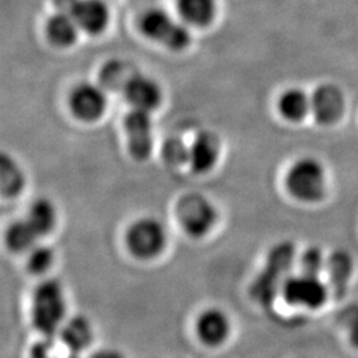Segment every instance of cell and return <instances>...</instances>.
<instances>
[{
  "label": "cell",
  "instance_id": "1",
  "mask_svg": "<svg viewBox=\"0 0 358 358\" xmlns=\"http://www.w3.org/2000/svg\"><path fill=\"white\" fill-rule=\"evenodd\" d=\"M66 301L63 287L56 280L40 282L32 296V322L45 337L59 334L65 322Z\"/></svg>",
  "mask_w": 358,
  "mask_h": 358
},
{
  "label": "cell",
  "instance_id": "2",
  "mask_svg": "<svg viewBox=\"0 0 358 358\" xmlns=\"http://www.w3.org/2000/svg\"><path fill=\"white\" fill-rule=\"evenodd\" d=\"M294 260V244L282 242L269 251L266 267L259 273L251 287V294L260 304H269L276 294L282 291V284Z\"/></svg>",
  "mask_w": 358,
  "mask_h": 358
},
{
  "label": "cell",
  "instance_id": "3",
  "mask_svg": "<svg viewBox=\"0 0 358 358\" xmlns=\"http://www.w3.org/2000/svg\"><path fill=\"white\" fill-rule=\"evenodd\" d=\"M285 185L294 198L317 202L325 194V170L315 158H301L288 170Z\"/></svg>",
  "mask_w": 358,
  "mask_h": 358
},
{
  "label": "cell",
  "instance_id": "4",
  "mask_svg": "<svg viewBox=\"0 0 358 358\" xmlns=\"http://www.w3.org/2000/svg\"><path fill=\"white\" fill-rule=\"evenodd\" d=\"M140 28L146 38L176 51L186 48L192 41L189 29L162 10H149L143 13Z\"/></svg>",
  "mask_w": 358,
  "mask_h": 358
},
{
  "label": "cell",
  "instance_id": "5",
  "mask_svg": "<svg viewBox=\"0 0 358 358\" xmlns=\"http://www.w3.org/2000/svg\"><path fill=\"white\" fill-rule=\"evenodd\" d=\"M125 239L131 255L142 260L153 259L166 247V229L155 217H141L129 227Z\"/></svg>",
  "mask_w": 358,
  "mask_h": 358
},
{
  "label": "cell",
  "instance_id": "6",
  "mask_svg": "<svg viewBox=\"0 0 358 358\" xmlns=\"http://www.w3.org/2000/svg\"><path fill=\"white\" fill-rule=\"evenodd\" d=\"M177 217L190 236L203 238L217 223V208L203 195L187 194L179 199Z\"/></svg>",
  "mask_w": 358,
  "mask_h": 358
},
{
  "label": "cell",
  "instance_id": "7",
  "mask_svg": "<svg viewBox=\"0 0 358 358\" xmlns=\"http://www.w3.org/2000/svg\"><path fill=\"white\" fill-rule=\"evenodd\" d=\"M282 294L284 300L297 307L320 308L328 299V288L319 276H312L301 272L285 279Z\"/></svg>",
  "mask_w": 358,
  "mask_h": 358
},
{
  "label": "cell",
  "instance_id": "8",
  "mask_svg": "<svg viewBox=\"0 0 358 358\" xmlns=\"http://www.w3.org/2000/svg\"><path fill=\"white\" fill-rule=\"evenodd\" d=\"M130 154L138 159H146L153 150V122L150 113L131 109L124 120Z\"/></svg>",
  "mask_w": 358,
  "mask_h": 358
},
{
  "label": "cell",
  "instance_id": "9",
  "mask_svg": "<svg viewBox=\"0 0 358 358\" xmlns=\"http://www.w3.org/2000/svg\"><path fill=\"white\" fill-rule=\"evenodd\" d=\"M69 108L78 120L93 122L103 115L106 97L101 88L93 84H81L71 93Z\"/></svg>",
  "mask_w": 358,
  "mask_h": 358
},
{
  "label": "cell",
  "instance_id": "10",
  "mask_svg": "<svg viewBox=\"0 0 358 358\" xmlns=\"http://www.w3.org/2000/svg\"><path fill=\"white\" fill-rule=\"evenodd\" d=\"M125 99L133 109L150 113L162 101L159 85L150 77L134 75L124 88Z\"/></svg>",
  "mask_w": 358,
  "mask_h": 358
},
{
  "label": "cell",
  "instance_id": "11",
  "mask_svg": "<svg viewBox=\"0 0 358 358\" xmlns=\"http://www.w3.org/2000/svg\"><path fill=\"white\" fill-rule=\"evenodd\" d=\"M344 96L334 85H321L310 100V109L321 124L336 122L344 113Z\"/></svg>",
  "mask_w": 358,
  "mask_h": 358
},
{
  "label": "cell",
  "instance_id": "12",
  "mask_svg": "<svg viewBox=\"0 0 358 358\" xmlns=\"http://www.w3.org/2000/svg\"><path fill=\"white\" fill-rule=\"evenodd\" d=\"M195 329L199 340L206 345H220L230 334V320L223 310L210 308L199 315Z\"/></svg>",
  "mask_w": 358,
  "mask_h": 358
},
{
  "label": "cell",
  "instance_id": "13",
  "mask_svg": "<svg viewBox=\"0 0 358 358\" xmlns=\"http://www.w3.org/2000/svg\"><path fill=\"white\" fill-rule=\"evenodd\" d=\"M69 15L80 29L90 35L101 34L109 22V10L103 0H77Z\"/></svg>",
  "mask_w": 358,
  "mask_h": 358
},
{
  "label": "cell",
  "instance_id": "14",
  "mask_svg": "<svg viewBox=\"0 0 358 358\" xmlns=\"http://www.w3.org/2000/svg\"><path fill=\"white\" fill-rule=\"evenodd\" d=\"M220 152V143L210 131L199 133L190 145L189 165L194 173L205 174L215 166Z\"/></svg>",
  "mask_w": 358,
  "mask_h": 358
},
{
  "label": "cell",
  "instance_id": "15",
  "mask_svg": "<svg viewBox=\"0 0 358 358\" xmlns=\"http://www.w3.org/2000/svg\"><path fill=\"white\" fill-rule=\"evenodd\" d=\"M59 336L62 345L78 355L90 345L93 340V329L88 319L83 316H75L65 321Z\"/></svg>",
  "mask_w": 358,
  "mask_h": 358
},
{
  "label": "cell",
  "instance_id": "16",
  "mask_svg": "<svg viewBox=\"0 0 358 358\" xmlns=\"http://www.w3.org/2000/svg\"><path fill=\"white\" fill-rule=\"evenodd\" d=\"M353 259L346 251H334L327 260V271L331 287L337 296L345 294L348 282L353 275Z\"/></svg>",
  "mask_w": 358,
  "mask_h": 358
},
{
  "label": "cell",
  "instance_id": "17",
  "mask_svg": "<svg viewBox=\"0 0 358 358\" xmlns=\"http://www.w3.org/2000/svg\"><path fill=\"white\" fill-rule=\"evenodd\" d=\"M78 29L75 19L68 13H56L47 23V35L52 44L62 48L75 44Z\"/></svg>",
  "mask_w": 358,
  "mask_h": 358
},
{
  "label": "cell",
  "instance_id": "18",
  "mask_svg": "<svg viewBox=\"0 0 358 358\" xmlns=\"http://www.w3.org/2000/svg\"><path fill=\"white\" fill-rule=\"evenodd\" d=\"M179 15L189 24L208 26L217 11L215 0H177Z\"/></svg>",
  "mask_w": 358,
  "mask_h": 358
},
{
  "label": "cell",
  "instance_id": "19",
  "mask_svg": "<svg viewBox=\"0 0 358 358\" xmlns=\"http://www.w3.org/2000/svg\"><path fill=\"white\" fill-rule=\"evenodd\" d=\"M26 219L40 238L48 235L55 229L57 214L51 201L45 198H38L29 206Z\"/></svg>",
  "mask_w": 358,
  "mask_h": 358
},
{
  "label": "cell",
  "instance_id": "20",
  "mask_svg": "<svg viewBox=\"0 0 358 358\" xmlns=\"http://www.w3.org/2000/svg\"><path fill=\"white\" fill-rule=\"evenodd\" d=\"M38 238V234L32 229L27 219L15 220L6 232L7 245L15 252L29 251L32 247L36 245Z\"/></svg>",
  "mask_w": 358,
  "mask_h": 358
},
{
  "label": "cell",
  "instance_id": "21",
  "mask_svg": "<svg viewBox=\"0 0 358 358\" xmlns=\"http://www.w3.org/2000/svg\"><path fill=\"white\" fill-rule=\"evenodd\" d=\"M309 109L310 100L303 90H287L279 100V110L288 121H301L307 115Z\"/></svg>",
  "mask_w": 358,
  "mask_h": 358
},
{
  "label": "cell",
  "instance_id": "22",
  "mask_svg": "<svg viewBox=\"0 0 358 358\" xmlns=\"http://www.w3.org/2000/svg\"><path fill=\"white\" fill-rule=\"evenodd\" d=\"M0 187L6 196H15L24 187L23 171L7 155H3L0 161Z\"/></svg>",
  "mask_w": 358,
  "mask_h": 358
},
{
  "label": "cell",
  "instance_id": "23",
  "mask_svg": "<svg viewBox=\"0 0 358 358\" xmlns=\"http://www.w3.org/2000/svg\"><path fill=\"white\" fill-rule=\"evenodd\" d=\"M133 76L134 75L131 73V68L127 63L113 60L103 65L100 80L103 88L110 90H124Z\"/></svg>",
  "mask_w": 358,
  "mask_h": 358
},
{
  "label": "cell",
  "instance_id": "24",
  "mask_svg": "<svg viewBox=\"0 0 358 358\" xmlns=\"http://www.w3.org/2000/svg\"><path fill=\"white\" fill-rule=\"evenodd\" d=\"M189 155L190 146H186L180 138H169L162 146V157L169 166L177 167L189 164Z\"/></svg>",
  "mask_w": 358,
  "mask_h": 358
},
{
  "label": "cell",
  "instance_id": "25",
  "mask_svg": "<svg viewBox=\"0 0 358 358\" xmlns=\"http://www.w3.org/2000/svg\"><path fill=\"white\" fill-rule=\"evenodd\" d=\"M31 358H80L77 353L68 350L66 348L62 349L55 343L52 337H47L32 346Z\"/></svg>",
  "mask_w": 358,
  "mask_h": 358
},
{
  "label": "cell",
  "instance_id": "26",
  "mask_svg": "<svg viewBox=\"0 0 358 358\" xmlns=\"http://www.w3.org/2000/svg\"><path fill=\"white\" fill-rule=\"evenodd\" d=\"M53 252L45 245H35L29 250L27 257L28 269L34 273H44L51 268Z\"/></svg>",
  "mask_w": 358,
  "mask_h": 358
},
{
  "label": "cell",
  "instance_id": "27",
  "mask_svg": "<svg viewBox=\"0 0 358 358\" xmlns=\"http://www.w3.org/2000/svg\"><path fill=\"white\" fill-rule=\"evenodd\" d=\"M300 266H301V272L312 276H320L322 269L327 267V262L322 256L321 250L316 247H310L301 255Z\"/></svg>",
  "mask_w": 358,
  "mask_h": 358
},
{
  "label": "cell",
  "instance_id": "28",
  "mask_svg": "<svg viewBox=\"0 0 358 358\" xmlns=\"http://www.w3.org/2000/svg\"><path fill=\"white\" fill-rule=\"evenodd\" d=\"M346 324L349 329V337L352 344L358 348V306L349 310V315L346 317Z\"/></svg>",
  "mask_w": 358,
  "mask_h": 358
},
{
  "label": "cell",
  "instance_id": "29",
  "mask_svg": "<svg viewBox=\"0 0 358 358\" xmlns=\"http://www.w3.org/2000/svg\"><path fill=\"white\" fill-rule=\"evenodd\" d=\"M90 358H124L122 355L113 349H101L96 353H93Z\"/></svg>",
  "mask_w": 358,
  "mask_h": 358
}]
</instances>
